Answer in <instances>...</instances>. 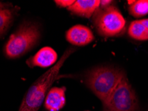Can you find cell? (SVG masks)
I'll use <instances>...</instances> for the list:
<instances>
[{"instance_id": "cell-1", "label": "cell", "mask_w": 148, "mask_h": 111, "mask_svg": "<svg viewBox=\"0 0 148 111\" xmlns=\"http://www.w3.org/2000/svg\"><path fill=\"white\" fill-rule=\"evenodd\" d=\"M73 51H75L73 48L66 50L57 63L32 84L23 98L19 111H38L39 110L46 97L47 91L57 79L61 68Z\"/></svg>"}, {"instance_id": "cell-2", "label": "cell", "mask_w": 148, "mask_h": 111, "mask_svg": "<svg viewBox=\"0 0 148 111\" xmlns=\"http://www.w3.org/2000/svg\"><path fill=\"white\" fill-rule=\"evenodd\" d=\"M124 77L123 72L117 69L97 67L86 75V84L103 103Z\"/></svg>"}, {"instance_id": "cell-3", "label": "cell", "mask_w": 148, "mask_h": 111, "mask_svg": "<svg viewBox=\"0 0 148 111\" xmlns=\"http://www.w3.org/2000/svg\"><path fill=\"white\" fill-rule=\"evenodd\" d=\"M40 37V32L36 24L25 22L10 37L4 47V53L10 59L23 56L32 49Z\"/></svg>"}, {"instance_id": "cell-4", "label": "cell", "mask_w": 148, "mask_h": 111, "mask_svg": "<svg viewBox=\"0 0 148 111\" xmlns=\"http://www.w3.org/2000/svg\"><path fill=\"white\" fill-rule=\"evenodd\" d=\"M92 20L97 33L104 37L117 35L125 26V19L120 12L112 5L99 7L93 14Z\"/></svg>"}, {"instance_id": "cell-5", "label": "cell", "mask_w": 148, "mask_h": 111, "mask_svg": "<svg viewBox=\"0 0 148 111\" xmlns=\"http://www.w3.org/2000/svg\"><path fill=\"white\" fill-rule=\"evenodd\" d=\"M103 111H138V99L126 77L103 102Z\"/></svg>"}, {"instance_id": "cell-6", "label": "cell", "mask_w": 148, "mask_h": 111, "mask_svg": "<svg viewBox=\"0 0 148 111\" xmlns=\"http://www.w3.org/2000/svg\"><path fill=\"white\" fill-rule=\"evenodd\" d=\"M66 39L71 44L84 46L94 40V36L90 29L82 25H76L66 33Z\"/></svg>"}, {"instance_id": "cell-7", "label": "cell", "mask_w": 148, "mask_h": 111, "mask_svg": "<svg viewBox=\"0 0 148 111\" xmlns=\"http://www.w3.org/2000/svg\"><path fill=\"white\" fill-rule=\"evenodd\" d=\"M57 59L58 55L55 50L49 47H45L41 49L36 55L28 59L26 63L30 67L46 68L55 63Z\"/></svg>"}, {"instance_id": "cell-8", "label": "cell", "mask_w": 148, "mask_h": 111, "mask_svg": "<svg viewBox=\"0 0 148 111\" xmlns=\"http://www.w3.org/2000/svg\"><path fill=\"white\" fill-rule=\"evenodd\" d=\"M66 88L53 87L45 99V107L49 111H59L66 104Z\"/></svg>"}, {"instance_id": "cell-9", "label": "cell", "mask_w": 148, "mask_h": 111, "mask_svg": "<svg viewBox=\"0 0 148 111\" xmlns=\"http://www.w3.org/2000/svg\"><path fill=\"white\" fill-rule=\"evenodd\" d=\"M99 5V0H77L67 9L77 16L90 18Z\"/></svg>"}, {"instance_id": "cell-10", "label": "cell", "mask_w": 148, "mask_h": 111, "mask_svg": "<svg viewBox=\"0 0 148 111\" xmlns=\"http://www.w3.org/2000/svg\"><path fill=\"white\" fill-rule=\"evenodd\" d=\"M128 33L130 37L140 41L148 40V29L140 23L138 20L134 21L130 24Z\"/></svg>"}, {"instance_id": "cell-11", "label": "cell", "mask_w": 148, "mask_h": 111, "mask_svg": "<svg viewBox=\"0 0 148 111\" xmlns=\"http://www.w3.org/2000/svg\"><path fill=\"white\" fill-rule=\"evenodd\" d=\"M130 14L135 17H141L148 14V0L134 1L130 5Z\"/></svg>"}, {"instance_id": "cell-12", "label": "cell", "mask_w": 148, "mask_h": 111, "mask_svg": "<svg viewBox=\"0 0 148 111\" xmlns=\"http://www.w3.org/2000/svg\"><path fill=\"white\" fill-rule=\"evenodd\" d=\"M13 19L12 12L8 9L0 10V36L5 32L12 23Z\"/></svg>"}, {"instance_id": "cell-13", "label": "cell", "mask_w": 148, "mask_h": 111, "mask_svg": "<svg viewBox=\"0 0 148 111\" xmlns=\"http://www.w3.org/2000/svg\"><path fill=\"white\" fill-rule=\"evenodd\" d=\"M75 1L73 0H58V1H54L56 3V5L59 7H70L73 4L75 3Z\"/></svg>"}, {"instance_id": "cell-14", "label": "cell", "mask_w": 148, "mask_h": 111, "mask_svg": "<svg viewBox=\"0 0 148 111\" xmlns=\"http://www.w3.org/2000/svg\"><path fill=\"white\" fill-rule=\"evenodd\" d=\"M112 2V1H100V5H101V7H107L110 5Z\"/></svg>"}, {"instance_id": "cell-15", "label": "cell", "mask_w": 148, "mask_h": 111, "mask_svg": "<svg viewBox=\"0 0 148 111\" xmlns=\"http://www.w3.org/2000/svg\"><path fill=\"white\" fill-rule=\"evenodd\" d=\"M140 21L143 26H145V27L148 29V19H140V20H138Z\"/></svg>"}, {"instance_id": "cell-16", "label": "cell", "mask_w": 148, "mask_h": 111, "mask_svg": "<svg viewBox=\"0 0 148 111\" xmlns=\"http://www.w3.org/2000/svg\"><path fill=\"white\" fill-rule=\"evenodd\" d=\"M5 7V4L2 3H1V2H0V10H2V9H5V7Z\"/></svg>"}]
</instances>
